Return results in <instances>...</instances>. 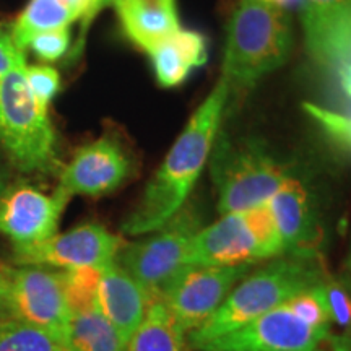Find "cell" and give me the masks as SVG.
Instances as JSON below:
<instances>
[{
	"mask_svg": "<svg viewBox=\"0 0 351 351\" xmlns=\"http://www.w3.org/2000/svg\"><path fill=\"white\" fill-rule=\"evenodd\" d=\"M324 282L298 293L296 296H293L285 304L289 307L293 314L298 315L301 320H304L309 326L330 328L332 319L330 311H328L327 306L326 291H324Z\"/></svg>",
	"mask_w": 351,
	"mask_h": 351,
	"instance_id": "obj_24",
	"label": "cell"
},
{
	"mask_svg": "<svg viewBox=\"0 0 351 351\" xmlns=\"http://www.w3.org/2000/svg\"><path fill=\"white\" fill-rule=\"evenodd\" d=\"M0 351H72V348L41 328L7 317L0 320Z\"/></svg>",
	"mask_w": 351,
	"mask_h": 351,
	"instance_id": "obj_22",
	"label": "cell"
},
{
	"mask_svg": "<svg viewBox=\"0 0 351 351\" xmlns=\"http://www.w3.org/2000/svg\"><path fill=\"white\" fill-rule=\"evenodd\" d=\"M337 73H339L341 90H343L346 96L351 99V62L340 64L339 67H337Z\"/></svg>",
	"mask_w": 351,
	"mask_h": 351,
	"instance_id": "obj_32",
	"label": "cell"
},
{
	"mask_svg": "<svg viewBox=\"0 0 351 351\" xmlns=\"http://www.w3.org/2000/svg\"><path fill=\"white\" fill-rule=\"evenodd\" d=\"M25 62V52L16 47V44L13 43L12 34L0 29V80L12 69L19 67V65Z\"/></svg>",
	"mask_w": 351,
	"mask_h": 351,
	"instance_id": "obj_29",
	"label": "cell"
},
{
	"mask_svg": "<svg viewBox=\"0 0 351 351\" xmlns=\"http://www.w3.org/2000/svg\"><path fill=\"white\" fill-rule=\"evenodd\" d=\"M124 239L99 223H85L36 244L15 245L13 257L20 265L73 270L83 267L104 269L116 262Z\"/></svg>",
	"mask_w": 351,
	"mask_h": 351,
	"instance_id": "obj_10",
	"label": "cell"
},
{
	"mask_svg": "<svg viewBox=\"0 0 351 351\" xmlns=\"http://www.w3.org/2000/svg\"><path fill=\"white\" fill-rule=\"evenodd\" d=\"M25 78L36 103L49 111L51 101L60 88L59 72L49 65H26Z\"/></svg>",
	"mask_w": 351,
	"mask_h": 351,
	"instance_id": "obj_26",
	"label": "cell"
},
{
	"mask_svg": "<svg viewBox=\"0 0 351 351\" xmlns=\"http://www.w3.org/2000/svg\"><path fill=\"white\" fill-rule=\"evenodd\" d=\"M132 160L112 135L83 145L60 169L59 189L72 195L101 197L119 189L132 174Z\"/></svg>",
	"mask_w": 351,
	"mask_h": 351,
	"instance_id": "obj_12",
	"label": "cell"
},
{
	"mask_svg": "<svg viewBox=\"0 0 351 351\" xmlns=\"http://www.w3.org/2000/svg\"><path fill=\"white\" fill-rule=\"evenodd\" d=\"M25 67L26 62L0 80V143L21 173H52L59 166L56 132L29 91Z\"/></svg>",
	"mask_w": 351,
	"mask_h": 351,
	"instance_id": "obj_4",
	"label": "cell"
},
{
	"mask_svg": "<svg viewBox=\"0 0 351 351\" xmlns=\"http://www.w3.org/2000/svg\"><path fill=\"white\" fill-rule=\"evenodd\" d=\"M261 2L270 3V5H275V7L283 8V10H288V8H293V7H301L302 0H261Z\"/></svg>",
	"mask_w": 351,
	"mask_h": 351,
	"instance_id": "obj_35",
	"label": "cell"
},
{
	"mask_svg": "<svg viewBox=\"0 0 351 351\" xmlns=\"http://www.w3.org/2000/svg\"><path fill=\"white\" fill-rule=\"evenodd\" d=\"M116 8L125 36L148 54L181 29L174 3L121 0Z\"/></svg>",
	"mask_w": 351,
	"mask_h": 351,
	"instance_id": "obj_17",
	"label": "cell"
},
{
	"mask_svg": "<svg viewBox=\"0 0 351 351\" xmlns=\"http://www.w3.org/2000/svg\"><path fill=\"white\" fill-rule=\"evenodd\" d=\"M5 311L8 317L41 328L70 346L72 313L59 270L21 265L10 271Z\"/></svg>",
	"mask_w": 351,
	"mask_h": 351,
	"instance_id": "obj_8",
	"label": "cell"
},
{
	"mask_svg": "<svg viewBox=\"0 0 351 351\" xmlns=\"http://www.w3.org/2000/svg\"><path fill=\"white\" fill-rule=\"evenodd\" d=\"M285 256L269 204L239 212L223 213L208 226H202L191 247V265H254Z\"/></svg>",
	"mask_w": 351,
	"mask_h": 351,
	"instance_id": "obj_6",
	"label": "cell"
},
{
	"mask_svg": "<svg viewBox=\"0 0 351 351\" xmlns=\"http://www.w3.org/2000/svg\"><path fill=\"white\" fill-rule=\"evenodd\" d=\"M330 337V328L309 326L283 302L195 351H326Z\"/></svg>",
	"mask_w": 351,
	"mask_h": 351,
	"instance_id": "obj_9",
	"label": "cell"
},
{
	"mask_svg": "<svg viewBox=\"0 0 351 351\" xmlns=\"http://www.w3.org/2000/svg\"><path fill=\"white\" fill-rule=\"evenodd\" d=\"M327 278L319 257L280 256L262 269L247 274L236 283L217 313L204 326L187 335L189 350L218 339L269 313L298 293L313 288Z\"/></svg>",
	"mask_w": 351,
	"mask_h": 351,
	"instance_id": "obj_2",
	"label": "cell"
},
{
	"mask_svg": "<svg viewBox=\"0 0 351 351\" xmlns=\"http://www.w3.org/2000/svg\"><path fill=\"white\" fill-rule=\"evenodd\" d=\"M228 98L230 86L219 78L148 181L137 207L124 219L121 228L124 234H150L160 230L186 205L212 155Z\"/></svg>",
	"mask_w": 351,
	"mask_h": 351,
	"instance_id": "obj_1",
	"label": "cell"
},
{
	"mask_svg": "<svg viewBox=\"0 0 351 351\" xmlns=\"http://www.w3.org/2000/svg\"><path fill=\"white\" fill-rule=\"evenodd\" d=\"M75 20V15L65 0H29L23 13L13 25V43L20 51H25L38 34L57 28H67Z\"/></svg>",
	"mask_w": 351,
	"mask_h": 351,
	"instance_id": "obj_20",
	"label": "cell"
},
{
	"mask_svg": "<svg viewBox=\"0 0 351 351\" xmlns=\"http://www.w3.org/2000/svg\"><path fill=\"white\" fill-rule=\"evenodd\" d=\"M117 2H121V0H117ZM116 2V3H117ZM125 2H148V3H174V0H125ZM114 3V5H116Z\"/></svg>",
	"mask_w": 351,
	"mask_h": 351,
	"instance_id": "obj_36",
	"label": "cell"
},
{
	"mask_svg": "<svg viewBox=\"0 0 351 351\" xmlns=\"http://www.w3.org/2000/svg\"><path fill=\"white\" fill-rule=\"evenodd\" d=\"M291 52V25L283 8L239 0L226 29L221 78L232 91L251 90L287 62Z\"/></svg>",
	"mask_w": 351,
	"mask_h": 351,
	"instance_id": "obj_3",
	"label": "cell"
},
{
	"mask_svg": "<svg viewBox=\"0 0 351 351\" xmlns=\"http://www.w3.org/2000/svg\"><path fill=\"white\" fill-rule=\"evenodd\" d=\"M210 158L221 215L269 204L291 178L275 156L251 140H232L218 134Z\"/></svg>",
	"mask_w": 351,
	"mask_h": 351,
	"instance_id": "obj_5",
	"label": "cell"
},
{
	"mask_svg": "<svg viewBox=\"0 0 351 351\" xmlns=\"http://www.w3.org/2000/svg\"><path fill=\"white\" fill-rule=\"evenodd\" d=\"M251 269L252 265H191L166 288L160 300L189 335L217 313L236 283Z\"/></svg>",
	"mask_w": 351,
	"mask_h": 351,
	"instance_id": "obj_11",
	"label": "cell"
},
{
	"mask_svg": "<svg viewBox=\"0 0 351 351\" xmlns=\"http://www.w3.org/2000/svg\"><path fill=\"white\" fill-rule=\"evenodd\" d=\"M158 83L165 88L181 85L194 69L207 62L208 47L204 34L179 29L150 52Z\"/></svg>",
	"mask_w": 351,
	"mask_h": 351,
	"instance_id": "obj_18",
	"label": "cell"
},
{
	"mask_svg": "<svg viewBox=\"0 0 351 351\" xmlns=\"http://www.w3.org/2000/svg\"><path fill=\"white\" fill-rule=\"evenodd\" d=\"M69 44L70 29L67 26V28H57L38 34L36 38L32 39L28 47H32V51L39 59L46 60V62H54L69 51Z\"/></svg>",
	"mask_w": 351,
	"mask_h": 351,
	"instance_id": "obj_27",
	"label": "cell"
},
{
	"mask_svg": "<svg viewBox=\"0 0 351 351\" xmlns=\"http://www.w3.org/2000/svg\"><path fill=\"white\" fill-rule=\"evenodd\" d=\"M153 301L150 293L117 262L101 269L96 309L129 341Z\"/></svg>",
	"mask_w": 351,
	"mask_h": 351,
	"instance_id": "obj_16",
	"label": "cell"
},
{
	"mask_svg": "<svg viewBox=\"0 0 351 351\" xmlns=\"http://www.w3.org/2000/svg\"><path fill=\"white\" fill-rule=\"evenodd\" d=\"M7 317H8L7 311L5 309H0V320H3V319H7Z\"/></svg>",
	"mask_w": 351,
	"mask_h": 351,
	"instance_id": "obj_38",
	"label": "cell"
},
{
	"mask_svg": "<svg viewBox=\"0 0 351 351\" xmlns=\"http://www.w3.org/2000/svg\"><path fill=\"white\" fill-rule=\"evenodd\" d=\"M269 208L287 256L319 257L322 231L309 192L298 179L283 184L269 200Z\"/></svg>",
	"mask_w": 351,
	"mask_h": 351,
	"instance_id": "obj_15",
	"label": "cell"
},
{
	"mask_svg": "<svg viewBox=\"0 0 351 351\" xmlns=\"http://www.w3.org/2000/svg\"><path fill=\"white\" fill-rule=\"evenodd\" d=\"M72 351H127V343L98 309L77 314L70 326Z\"/></svg>",
	"mask_w": 351,
	"mask_h": 351,
	"instance_id": "obj_21",
	"label": "cell"
},
{
	"mask_svg": "<svg viewBox=\"0 0 351 351\" xmlns=\"http://www.w3.org/2000/svg\"><path fill=\"white\" fill-rule=\"evenodd\" d=\"M62 276L65 296L72 317L77 314L96 309L101 269L83 267L73 270H59Z\"/></svg>",
	"mask_w": 351,
	"mask_h": 351,
	"instance_id": "obj_23",
	"label": "cell"
},
{
	"mask_svg": "<svg viewBox=\"0 0 351 351\" xmlns=\"http://www.w3.org/2000/svg\"><path fill=\"white\" fill-rule=\"evenodd\" d=\"M324 291H326V300L328 311H330L332 324H337L341 328L351 327V296L348 295L345 287L339 282L330 280L327 276L324 282Z\"/></svg>",
	"mask_w": 351,
	"mask_h": 351,
	"instance_id": "obj_28",
	"label": "cell"
},
{
	"mask_svg": "<svg viewBox=\"0 0 351 351\" xmlns=\"http://www.w3.org/2000/svg\"><path fill=\"white\" fill-rule=\"evenodd\" d=\"M127 351H189L187 333L179 327L163 300L156 298L130 340Z\"/></svg>",
	"mask_w": 351,
	"mask_h": 351,
	"instance_id": "obj_19",
	"label": "cell"
},
{
	"mask_svg": "<svg viewBox=\"0 0 351 351\" xmlns=\"http://www.w3.org/2000/svg\"><path fill=\"white\" fill-rule=\"evenodd\" d=\"M304 109L333 142L351 150V116L332 111V109L322 108L314 103H306Z\"/></svg>",
	"mask_w": 351,
	"mask_h": 351,
	"instance_id": "obj_25",
	"label": "cell"
},
{
	"mask_svg": "<svg viewBox=\"0 0 351 351\" xmlns=\"http://www.w3.org/2000/svg\"><path fill=\"white\" fill-rule=\"evenodd\" d=\"M70 195L57 187L52 195L20 184L0 197V232L15 245L36 244L57 234Z\"/></svg>",
	"mask_w": 351,
	"mask_h": 351,
	"instance_id": "obj_13",
	"label": "cell"
},
{
	"mask_svg": "<svg viewBox=\"0 0 351 351\" xmlns=\"http://www.w3.org/2000/svg\"><path fill=\"white\" fill-rule=\"evenodd\" d=\"M7 293H8V275L0 270V309H5Z\"/></svg>",
	"mask_w": 351,
	"mask_h": 351,
	"instance_id": "obj_34",
	"label": "cell"
},
{
	"mask_svg": "<svg viewBox=\"0 0 351 351\" xmlns=\"http://www.w3.org/2000/svg\"><path fill=\"white\" fill-rule=\"evenodd\" d=\"M65 2H67L70 10L73 12V15H75V19L78 20L86 15L88 10L93 5L95 0H65Z\"/></svg>",
	"mask_w": 351,
	"mask_h": 351,
	"instance_id": "obj_33",
	"label": "cell"
},
{
	"mask_svg": "<svg viewBox=\"0 0 351 351\" xmlns=\"http://www.w3.org/2000/svg\"><path fill=\"white\" fill-rule=\"evenodd\" d=\"M116 2H117V0H116Z\"/></svg>",
	"mask_w": 351,
	"mask_h": 351,
	"instance_id": "obj_40",
	"label": "cell"
},
{
	"mask_svg": "<svg viewBox=\"0 0 351 351\" xmlns=\"http://www.w3.org/2000/svg\"><path fill=\"white\" fill-rule=\"evenodd\" d=\"M116 3V0H95L93 5H91L90 10H88V13L82 19V33H80V39H78L77 46H75V54H78L82 49L83 46V41H85V36H86V32L88 28H90V25L93 23V20L96 19V15L103 10V8H106L109 5H114Z\"/></svg>",
	"mask_w": 351,
	"mask_h": 351,
	"instance_id": "obj_30",
	"label": "cell"
},
{
	"mask_svg": "<svg viewBox=\"0 0 351 351\" xmlns=\"http://www.w3.org/2000/svg\"><path fill=\"white\" fill-rule=\"evenodd\" d=\"M3 194V182H2V178H0V197Z\"/></svg>",
	"mask_w": 351,
	"mask_h": 351,
	"instance_id": "obj_39",
	"label": "cell"
},
{
	"mask_svg": "<svg viewBox=\"0 0 351 351\" xmlns=\"http://www.w3.org/2000/svg\"><path fill=\"white\" fill-rule=\"evenodd\" d=\"M328 345L332 351H351V327L339 337H330Z\"/></svg>",
	"mask_w": 351,
	"mask_h": 351,
	"instance_id": "obj_31",
	"label": "cell"
},
{
	"mask_svg": "<svg viewBox=\"0 0 351 351\" xmlns=\"http://www.w3.org/2000/svg\"><path fill=\"white\" fill-rule=\"evenodd\" d=\"M306 46L320 65L351 62V0H302Z\"/></svg>",
	"mask_w": 351,
	"mask_h": 351,
	"instance_id": "obj_14",
	"label": "cell"
},
{
	"mask_svg": "<svg viewBox=\"0 0 351 351\" xmlns=\"http://www.w3.org/2000/svg\"><path fill=\"white\" fill-rule=\"evenodd\" d=\"M346 271H348V275L351 276V244H350L348 256H346Z\"/></svg>",
	"mask_w": 351,
	"mask_h": 351,
	"instance_id": "obj_37",
	"label": "cell"
},
{
	"mask_svg": "<svg viewBox=\"0 0 351 351\" xmlns=\"http://www.w3.org/2000/svg\"><path fill=\"white\" fill-rule=\"evenodd\" d=\"M202 226L199 212L184 205L160 230L122 245L116 262L156 300L191 267V247Z\"/></svg>",
	"mask_w": 351,
	"mask_h": 351,
	"instance_id": "obj_7",
	"label": "cell"
}]
</instances>
